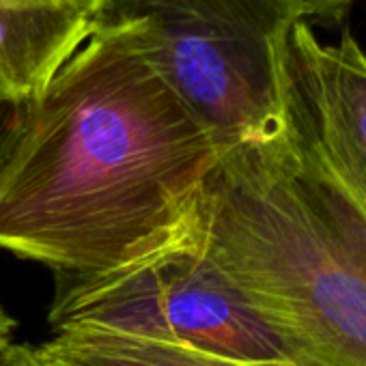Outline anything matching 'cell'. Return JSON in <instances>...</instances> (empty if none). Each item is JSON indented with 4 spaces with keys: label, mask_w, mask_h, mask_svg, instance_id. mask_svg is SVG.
<instances>
[{
    "label": "cell",
    "mask_w": 366,
    "mask_h": 366,
    "mask_svg": "<svg viewBox=\"0 0 366 366\" xmlns=\"http://www.w3.org/2000/svg\"><path fill=\"white\" fill-rule=\"evenodd\" d=\"M220 155L123 29L91 26L0 166V250L54 276L129 263L179 229Z\"/></svg>",
    "instance_id": "cell-1"
},
{
    "label": "cell",
    "mask_w": 366,
    "mask_h": 366,
    "mask_svg": "<svg viewBox=\"0 0 366 366\" xmlns=\"http://www.w3.org/2000/svg\"><path fill=\"white\" fill-rule=\"evenodd\" d=\"M276 127L222 151L179 229L304 366H366V188L289 31Z\"/></svg>",
    "instance_id": "cell-2"
},
{
    "label": "cell",
    "mask_w": 366,
    "mask_h": 366,
    "mask_svg": "<svg viewBox=\"0 0 366 366\" xmlns=\"http://www.w3.org/2000/svg\"><path fill=\"white\" fill-rule=\"evenodd\" d=\"M297 20L293 0H99L89 24L123 29L227 151L276 127L280 54Z\"/></svg>",
    "instance_id": "cell-3"
},
{
    "label": "cell",
    "mask_w": 366,
    "mask_h": 366,
    "mask_svg": "<svg viewBox=\"0 0 366 366\" xmlns=\"http://www.w3.org/2000/svg\"><path fill=\"white\" fill-rule=\"evenodd\" d=\"M48 321L56 332H112L246 362L304 366L181 229L114 269L56 276Z\"/></svg>",
    "instance_id": "cell-4"
},
{
    "label": "cell",
    "mask_w": 366,
    "mask_h": 366,
    "mask_svg": "<svg viewBox=\"0 0 366 366\" xmlns=\"http://www.w3.org/2000/svg\"><path fill=\"white\" fill-rule=\"evenodd\" d=\"M89 33V18L74 9L0 3V102L37 97Z\"/></svg>",
    "instance_id": "cell-5"
},
{
    "label": "cell",
    "mask_w": 366,
    "mask_h": 366,
    "mask_svg": "<svg viewBox=\"0 0 366 366\" xmlns=\"http://www.w3.org/2000/svg\"><path fill=\"white\" fill-rule=\"evenodd\" d=\"M291 33L366 188V54L347 29L336 44H321L308 20Z\"/></svg>",
    "instance_id": "cell-6"
},
{
    "label": "cell",
    "mask_w": 366,
    "mask_h": 366,
    "mask_svg": "<svg viewBox=\"0 0 366 366\" xmlns=\"http://www.w3.org/2000/svg\"><path fill=\"white\" fill-rule=\"evenodd\" d=\"M54 366H295L246 362L112 332L65 330L37 347Z\"/></svg>",
    "instance_id": "cell-7"
},
{
    "label": "cell",
    "mask_w": 366,
    "mask_h": 366,
    "mask_svg": "<svg viewBox=\"0 0 366 366\" xmlns=\"http://www.w3.org/2000/svg\"><path fill=\"white\" fill-rule=\"evenodd\" d=\"M26 117V104H14V102H0V166L9 155L22 123Z\"/></svg>",
    "instance_id": "cell-8"
},
{
    "label": "cell",
    "mask_w": 366,
    "mask_h": 366,
    "mask_svg": "<svg viewBox=\"0 0 366 366\" xmlns=\"http://www.w3.org/2000/svg\"><path fill=\"white\" fill-rule=\"evenodd\" d=\"M293 3H297L304 9L306 20L338 22L345 18V14L355 0H293Z\"/></svg>",
    "instance_id": "cell-9"
},
{
    "label": "cell",
    "mask_w": 366,
    "mask_h": 366,
    "mask_svg": "<svg viewBox=\"0 0 366 366\" xmlns=\"http://www.w3.org/2000/svg\"><path fill=\"white\" fill-rule=\"evenodd\" d=\"M0 366H54L33 345H7L0 351Z\"/></svg>",
    "instance_id": "cell-10"
},
{
    "label": "cell",
    "mask_w": 366,
    "mask_h": 366,
    "mask_svg": "<svg viewBox=\"0 0 366 366\" xmlns=\"http://www.w3.org/2000/svg\"><path fill=\"white\" fill-rule=\"evenodd\" d=\"M14 327H16V321L7 315V310L3 306H0V351H3L7 345H11Z\"/></svg>",
    "instance_id": "cell-11"
},
{
    "label": "cell",
    "mask_w": 366,
    "mask_h": 366,
    "mask_svg": "<svg viewBox=\"0 0 366 366\" xmlns=\"http://www.w3.org/2000/svg\"><path fill=\"white\" fill-rule=\"evenodd\" d=\"M54 3L61 5V7L74 9V11H78V14H82L86 18H91L93 9L99 5V0H54Z\"/></svg>",
    "instance_id": "cell-12"
},
{
    "label": "cell",
    "mask_w": 366,
    "mask_h": 366,
    "mask_svg": "<svg viewBox=\"0 0 366 366\" xmlns=\"http://www.w3.org/2000/svg\"><path fill=\"white\" fill-rule=\"evenodd\" d=\"M0 3L11 5V7H50V5H56L54 0H0Z\"/></svg>",
    "instance_id": "cell-13"
}]
</instances>
